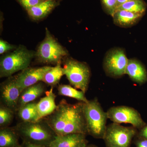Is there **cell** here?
Wrapping results in <instances>:
<instances>
[{"mask_svg": "<svg viewBox=\"0 0 147 147\" xmlns=\"http://www.w3.org/2000/svg\"><path fill=\"white\" fill-rule=\"evenodd\" d=\"M128 59L123 49L115 47L107 52L104 57L103 67L107 76L118 78L125 74Z\"/></svg>", "mask_w": 147, "mask_h": 147, "instance_id": "obj_8", "label": "cell"}, {"mask_svg": "<svg viewBox=\"0 0 147 147\" xmlns=\"http://www.w3.org/2000/svg\"><path fill=\"white\" fill-rule=\"evenodd\" d=\"M44 90V87L41 83L34 84L24 89L20 96L18 108L33 101L43 93Z\"/></svg>", "mask_w": 147, "mask_h": 147, "instance_id": "obj_17", "label": "cell"}, {"mask_svg": "<svg viewBox=\"0 0 147 147\" xmlns=\"http://www.w3.org/2000/svg\"><path fill=\"white\" fill-rule=\"evenodd\" d=\"M83 104L82 102L69 104L65 99L61 100L57 108L46 121L56 136L88 134Z\"/></svg>", "mask_w": 147, "mask_h": 147, "instance_id": "obj_1", "label": "cell"}, {"mask_svg": "<svg viewBox=\"0 0 147 147\" xmlns=\"http://www.w3.org/2000/svg\"><path fill=\"white\" fill-rule=\"evenodd\" d=\"M18 145V138L15 131L9 128L1 129L0 147H11Z\"/></svg>", "mask_w": 147, "mask_h": 147, "instance_id": "obj_21", "label": "cell"}, {"mask_svg": "<svg viewBox=\"0 0 147 147\" xmlns=\"http://www.w3.org/2000/svg\"><path fill=\"white\" fill-rule=\"evenodd\" d=\"M20 5L25 9H28L39 4L47 0H17Z\"/></svg>", "mask_w": 147, "mask_h": 147, "instance_id": "obj_25", "label": "cell"}, {"mask_svg": "<svg viewBox=\"0 0 147 147\" xmlns=\"http://www.w3.org/2000/svg\"><path fill=\"white\" fill-rule=\"evenodd\" d=\"M85 147H98L97 146H95V145L91 144L89 145H87Z\"/></svg>", "mask_w": 147, "mask_h": 147, "instance_id": "obj_31", "label": "cell"}, {"mask_svg": "<svg viewBox=\"0 0 147 147\" xmlns=\"http://www.w3.org/2000/svg\"><path fill=\"white\" fill-rule=\"evenodd\" d=\"M101 5L105 13L111 16L118 7L117 0H100Z\"/></svg>", "mask_w": 147, "mask_h": 147, "instance_id": "obj_24", "label": "cell"}, {"mask_svg": "<svg viewBox=\"0 0 147 147\" xmlns=\"http://www.w3.org/2000/svg\"><path fill=\"white\" fill-rule=\"evenodd\" d=\"M55 98L56 96L53 92V89H51L47 92L46 95L37 103L38 112L41 119L53 114L57 108L58 105L55 102Z\"/></svg>", "mask_w": 147, "mask_h": 147, "instance_id": "obj_16", "label": "cell"}, {"mask_svg": "<svg viewBox=\"0 0 147 147\" xmlns=\"http://www.w3.org/2000/svg\"><path fill=\"white\" fill-rule=\"evenodd\" d=\"M11 147H21V146H19V145H18V146H15Z\"/></svg>", "mask_w": 147, "mask_h": 147, "instance_id": "obj_32", "label": "cell"}, {"mask_svg": "<svg viewBox=\"0 0 147 147\" xmlns=\"http://www.w3.org/2000/svg\"><path fill=\"white\" fill-rule=\"evenodd\" d=\"M17 47L15 45H11L3 40L1 39L0 40V54L1 55L9 50H15Z\"/></svg>", "mask_w": 147, "mask_h": 147, "instance_id": "obj_26", "label": "cell"}, {"mask_svg": "<svg viewBox=\"0 0 147 147\" xmlns=\"http://www.w3.org/2000/svg\"><path fill=\"white\" fill-rule=\"evenodd\" d=\"M86 134L75 133L56 136L49 147H85L88 145Z\"/></svg>", "mask_w": 147, "mask_h": 147, "instance_id": "obj_12", "label": "cell"}, {"mask_svg": "<svg viewBox=\"0 0 147 147\" xmlns=\"http://www.w3.org/2000/svg\"><path fill=\"white\" fill-rule=\"evenodd\" d=\"M35 53L24 45H20L12 53L3 56L0 61L1 78L10 77L17 71L28 67Z\"/></svg>", "mask_w": 147, "mask_h": 147, "instance_id": "obj_3", "label": "cell"}, {"mask_svg": "<svg viewBox=\"0 0 147 147\" xmlns=\"http://www.w3.org/2000/svg\"><path fill=\"white\" fill-rule=\"evenodd\" d=\"M146 9L147 4L144 0H132L123 4L117 9L127 10L144 15Z\"/></svg>", "mask_w": 147, "mask_h": 147, "instance_id": "obj_22", "label": "cell"}, {"mask_svg": "<svg viewBox=\"0 0 147 147\" xmlns=\"http://www.w3.org/2000/svg\"><path fill=\"white\" fill-rule=\"evenodd\" d=\"M125 74L133 82L142 85L147 82V71L144 66L136 59L128 60Z\"/></svg>", "mask_w": 147, "mask_h": 147, "instance_id": "obj_13", "label": "cell"}, {"mask_svg": "<svg viewBox=\"0 0 147 147\" xmlns=\"http://www.w3.org/2000/svg\"><path fill=\"white\" fill-rule=\"evenodd\" d=\"M61 62L57 63L55 66L46 73L42 82L52 86H56L59 83L64 75L63 67L61 65Z\"/></svg>", "mask_w": 147, "mask_h": 147, "instance_id": "obj_20", "label": "cell"}, {"mask_svg": "<svg viewBox=\"0 0 147 147\" xmlns=\"http://www.w3.org/2000/svg\"><path fill=\"white\" fill-rule=\"evenodd\" d=\"M64 75L74 88L86 93L88 88L91 72L86 63L69 58L63 65Z\"/></svg>", "mask_w": 147, "mask_h": 147, "instance_id": "obj_5", "label": "cell"}, {"mask_svg": "<svg viewBox=\"0 0 147 147\" xmlns=\"http://www.w3.org/2000/svg\"><path fill=\"white\" fill-rule=\"evenodd\" d=\"M9 77L1 86V96L6 107L15 110L18 107L21 91L16 84L15 77Z\"/></svg>", "mask_w": 147, "mask_h": 147, "instance_id": "obj_11", "label": "cell"}, {"mask_svg": "<svg viewBox=\"0 0 147 147\" xmlns=\"http://www.w3.org/2000/svg\"><path fill=\"white\" fill-rule=\"evenodd\" d=\"M58 93L60 95L72 98L80 102H87L88 100L85 96V93L72 87L69 85H61L58 87Z\"/></svg>", "mask_w": 147, "mask_h": 147, "instance_id": "obj_19", "label": "cell"}, {"mask_svg": "<svg viewBox=\"0 0 147 147\" xmlns=\"http://www.w3.org/2000/svg\"><path fill=\"white\" fill-rule=\"evenodd\" d=\"M138 131L134 127L113 123L107 125L103 139L106 147H130Z\"/></svg>", "mask_w": 147, "mask_h": 147, "instance_id": "obj_7", "label": "cell"}, {"mask_svg": "<svg viewBox=\"0 0 147 147\" xmlns=\"http://www.w3.org/2000/svg\"><path fill=\"white\" fill-rule=\"evenodd\" d=\"M53 67L45 66L41 67H28L15 77L16 84L21 92L28 87L42 81L45 74Z\"/></svg>", "mask_w": 147, "mask_h": 147, "instance_id": "obj_10", "label": "cell"}, {"mask_svg": "<svg viewBox=\"0 0 147 147\" xmlns=\"http://www.w3.org/2000/svg\"><path fill=\"white\" fill-rule=\"evenodd\" d=\"M56 1H59V0H56Z\"/></svg>", "mask_w": 147, "mask_h": 147, "instance_id": "obj_33", "label": "cell"}, {"mask_svg": "<svg viewBox=\"0 0 147 147\" xmlns=\"http://www.w3.org/2000/svg\"><path fill=\"white\" fill-rule=\"evenodd\" d=\"M59 2L56 0H47L27 9L29 16L33 20L38 21L47 16L57 6Z\"/></svg>", "mask_w": 147, "mask_h": 147, "instance_id": "obj_15", "label": "cell"}, {"mask_svg": "<svg viewBox=\"0 0 147 147\" xmlns=\"http://www.w3.org/2000/svg\"><path fill=\"white\" fill-rule=\"evenodd\" d=\"M40 121H23L18 125L17 130L27 142L49 146L56 135L46 122Z\"/></svg>", "mask_w": 147, "mask_h": 147, "instance_id": "obj_4", "label": "cell"}, {"mask_svg": "<svg viewBox=\"0 0 147 147\" xmlns=\"http://www.w3.org/2000/svg\"><path fill=\"white\" fill-rule=\"evenodd\" d=\"M137 136L147 139V124L138 130Z\"/></svg>", "mask_w": 147, "mask_h": 147, "instance_id": "obj_28", "label": "cell"}, {"mask_svg": "<svg viewBox=\"0 0 147 147\" xmlns=\"http://www.w3.org/2000/svg\"><path fill=\"white\" fill-rule=\"evenodd\" d=\"M106 112L108 119L114 123H129L138 130L146 124L139 112L132 107L124 105L113 106Z\"/></svg>", "mask_w": 147, "mask_h": 147, "instance_id": "obj_9", "label": "cell"}, {"mask_svg": "<svg viewBox=\"0 0 147 147\" xmlns=\"http://www.w3.org/2000/svg\"><path fill=\"white\" fill-rule=\"evenodd\" d=\"M18 115L24 122H37L41 120L36 102H29L19 108Z\"/></svg>", "mask_w": 147, "mask_h": 147, "instance_id": "obj_18", "label": "cell"}, {"mask_svg": "<svg viewBox=\"0 0 147 147\" xmlns=\"http://www.w3.org/2000/svg\"><path fill=\"white\" fill-rule=\"evenodd\" d=\"M83 110L88 134L96 139H103L105 135L108 117L97 99L84 102Z\"/></svg>", "mask_w": 147, "mask_h": 147, "instance_id": "obj_2", "label": "cell"}, {"mask_svg": "<svg viewBox=\"0 0 147 147\" xmlns=\"http://www.w3.org/2000/svg\"><path fill=\"white\" fill-rule=\"evenodd\" d=\"M68 52L56 40L46 29L45 36L36 52L37 60L40 63L56 64L61 61L64 57L68 55Z\"/></svg>", "mask_w": 147, "mask_h": 147, "instance_id": "obj_6", "label": "cell"}, {"mask_svg": "<svg viewBox=\"0 0 147 147\" xmlns=\"http://www.w3.org/2000/svg\"><path fill=\"white\" fill-rule=\"evenodd\" d=\"M144 15L127 10L117 9L112 17L113 22L116 25L126 28L137 24Z\"/></svg>", "mask_w": 147, "mask_h": 147, "instance_id": "obj_14", "label": "cell"}, {"mask_svg": "<svg viewBox=\"0 0 147 147\" xmlns=\"http://www.w3.org/2000/svg\"><path fill=\"white\" fill-rule=\"evenodd\" d=\"M26 147H45V146L37 144H33V143L27 142Z\"/></svg>", "mask_w": 147, "mask_h": 147, "instance_id": "obj_29", "label": "cell"}, {"mask_svg": "<svg viewBox=\"0 0 147 147\" xmlns=\"http://www.w3.org/2000/svg\"><path fill=\"white\" fill-rule=\"evenodd\" d=\"M134 144L136 147H147V139L136 136L134 138Z\"/></svg>", "mask_w": 147, "mask_h": 147, "instance_id": "obj_27", "label": "cell"}, {"mask_svg": "<svg viewBox=\"0 0 147 147\" xmlns=\"http://www.w3.org/2000/svg\"><path fill=\"white\" fill-rule=\"evenodd\" d=\"M13 118L12 110L6 106H1L0 108V125L5 126L9 124Z\"/></svg>", "mask_w": 147, "mask_h": 147, "instance_id": "obj_23", "label": "cell"}, {"mask_svg": "<svg viewBox=\"0 0 147 147\" xmlns=\"http://www.w3.org/2000/svg\"><path fill=\"white\" fill-rule=\"evenodd\" d=\"M131 1H132V0H117L118 7L119 6H120L121 5H122L123 4Z\"/></svg>", "mask_w": 147, "mask_h": 147, "instance_id": "obj_30", "label": "cell"}]
</instances>
